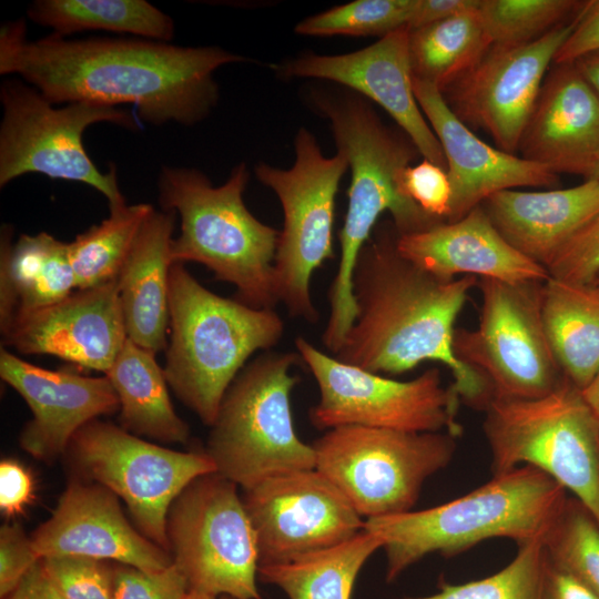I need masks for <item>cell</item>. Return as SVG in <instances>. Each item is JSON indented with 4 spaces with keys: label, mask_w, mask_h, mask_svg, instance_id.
I'll list each match as a JSON object with an SVG mask.
<instances>
[{
    "label": "cell",
    "mask_w": 599,
    "mask_h": 599,
    "mask_svg": "<svg viewBox=\"0 0 599 599\" xmlns=\"http://www.w3.org/2000/svg\"><path fill=\"white\" fill-rule=\"evenodd\" d=\"M246 61L219 47L52 34L28 40L24 20L0 30V74L20 75L52 104H132L153 125H193L219 101L214 72Z\"/></svg>",
    "instance_id": "6da1fadb"
},
{
    "label": "cell",
    "mask_w": 599,
    "mask_h": 599,
    "mask_svg": "<svg viewBox=\"0 0 599 599\" xmlns=\"http://www.w3.org/2000/svg\"><path fill=\"white\" fill-rule=\"evenodd\" d=\"M393 222L376 225L353 273L356 316L334 357L379 375H399L438 362L454 376V392L485 409L494 398L486 378L457 358L455 322L476 276L441 280L397 250Z\"/></svg>",
    "instance_id": "7a4b0ae2"
},
{
    "label": "cell",
    "mask_w": 599,
    "mask_h": 599,
    "mask_svg": "<svg viewBox=\"0 0 599 599\" xmlns=\"http://www.w3.org/2000/svg\"><path fill=\"white\" fill-rule=\"evenodd\" d=\"M314 101L328 119L337 152L346 158L352 171L347 212L338 232L339 262L327 293L329 317L323 332L327 343L338 345L356 316L353 273L378 217L388 211L400 235L443 221L425 213L402 192V172L419 154L406 134L386 126L370 104L356 94H315Z\"/></svg>",
    "instance_id": "3957f363"
},
{
    "label": "cell",
    "mask_w": 599,
    "mask_h": 599,
    "mask_svg": "<svg viewBox=\"0 0 599 599\" xmlns=\"http://www.w3.org/2000/svg\"><path fill=\"white\" fill-rule=\"evenodd\" d=\"M567 500L559 483L524 465L448 502L368 518L364 529L382 539L385 577L392 582L429 554L454 557L495 537L518 545L546 538Z\"/></svg>",
    "instance_id": "277c9868"
},
{
    "label": "cell",
    "mask_w": 599,
    "mask_h": 599,
    "mask_svg": "<svg viewBox=\"0 0 599 599\" xmlns=\"http://www.w3.org/2000/svg\"><path fill=\"white\" fill-rule=\"evenodd\" d=\"M248 177L241 163L215 187L199 170L163 166L159 201L162 210L180 217V234L171 247L174 263L202 264L217 281L232 284L240 302L274 308L280 303L274 275L280 232L246 207Z\"/></svg>",
    "instance_id": "5b68a950"
},
{
    "label": "cell",
    "mask_w": 599,
    "mask_h": 599,
    "mask_svg": "<svg viewBox=\"0 0 599 599\" xmlns=\"http://www.w3.org/2000/svg\"><path fill=\"white\" fill-rule=\"evenodd\" d=\"M169 301L164 375L177 398L211 427L235 377L254 353L277 345L284 322L274 308L211 292L184 263L171 267Z\"/></svg>",
    "instance_id": "8992f818"
},
{
    "label": "cell",
    "mask_w": 599,
    "mask_h": 599,
    "mask_svg": "<svg viewBox=\"0 0 599 599\" xmlns=\"http://www.w3.org/2000/svg\"><path fill=\"white\" fill-rule=\"evenodd\" d=\"M297 352L266 351L248 362L226 390L204 451L216 473L248 488L268 477L315 468L312 445L293 424L291 374Z\"/></svg>",
    "instance_id": "52a82bcc"
},
{
    "label": "cell",
    "mask_w": 599,
    "mask_h": 599,
    "mask_svg": "<svg viewBox=\"0 0 599 599\" xmlns=\"http://www.w3.org/2000/svg\"><path fill=\"white\" fill-rule=\"evenodd\" d=\"M484 432L494 475L521 464L549 475L599 524V417L566 377L534 399H493Z\"/></svg>",
    "instance_id": "ba28073f"
},
{
    "label": "cell",
    "mask_w": 599,
    "mask_h": 599,
    "mask_svg": "<svg viewBox=\"0 0 599 599\" xmlns=\"http://www.w3.org/2000/svg\"><path fill=\"white\" fill-rule=\"evenodd\" d=\"M0 186L28 173L80 182L105 196L110 207L125 204L114 165L102 173L83 145L85 130L106 122L134 130L131 112L91 102L55 108L35 88L18 79L0 87Z\"/></svg>",
    "instance_id": "9c48e42d"
},
{
    "label": "cell",
    "mask_w": 599,
    "mask_h": 599,
    "mask_svg": "<svg viewBox=\"0 0 599 599\" xmlns=\"http://www.w3.org/2000/svg\"><path fill=\"white\" fill-rule=\"evenodd\" d=\"M455 436L351 425L311 445L315 468L368 519L409 511L425 481L451 461Z\"/></svg>",
    "instance_id": "30bf717a"
},
{
    "label": "cell",
    "mask_w": 599,
    "mask_h": 599,
    "mask_svg": "<svg viewBox=\"0 0 599 599\" xmlns=\"http://www.w3.org/2000/svg\"><path fill=\"white\" fill-rule=\"evenodd\" d=\"M294 149L291 169L260 163L255 173L276 194L283 209L284 224L274 258L278 302L292 317L315 324L319 313L312 300L311 280L334 256L336 194L348 162L339 152L323 155L316 138L305 128L297 131Z\"/></svg>",
    "instance_id": "8fae6325"
},
{
    "label": "cell",
    "mask_w": 599,
    "mask_h": 599,
    "mask_svg": "<svg viewBox=\"0 0 599 599\" xmlns=\"http://www.w3.org/2000/svg\"><path fill=\"white\" fill-rule=\"evenodd\" d=\"M166 534L189 589L261 599L256 537L235 483L216 471L195 478L172 502Z\"/></svg>",
    "instance_id": "7c38bea8"
},
{
    "label": "cell",
    "mask_w": 599,
    "mask_h": 599,
    "mask_svg": "<svg viewBox=\"0 0 599 599\" xmlns=\"http://www.w3.org/2000/svg\"><path fill=\"white\" fill-rule=\"evenodd\" d=\"M295 347L319 389V400L308 415L315 428L354 425L459 433L455 422L459 397L451 386H443L438 368L402 382L341 362L302 336L295 338Z\"/></svg>",
    "instance_id": "4fadbf2b"
},
{
    "label": "cell",
    "mask_w": 599,
    "mask_h": 599,
    "mask_svg": "<svg viewBox=\"0 0 599 599\" xmlns=\"http://www.w3.org/2000/svg\"><path fill=\"white\" fill-rule=\"evenodd\" d=\"M542 284L479 278V324L455 329L457 358L486 378L494 399L539 398L565 377L544 327Z\"/></svg>",
    "instance_id": "5bb4252c"
},
{
    "label": "cell",
    "mask_w": 599,
    "mask_h": 599,
    "mask_svg": "<svg viewBox=\"0 0 599 599\" xmlns=\"http://www.w3.org/2000/svg\"><path fill=\"white\" fill-rule=\"evenodd\" d=\"M65 454L79 475L122 498L139 531L167 551L172 502L195 478L216 471L204 450H172L99 419L77 432Z\"/></svg>",
    "instance_id": "9a60e30c"
},
{
    "label": "cell",
    "mask_w": 599,
    "mask_h": 599,
    "mask_svg": "<svg viewBox=\"0 0 599 599\" xmlns=\"http://www.w3.org/2000/svg\"><path fill=\"white\" fill-rule=\"evenodd\" d=\"M241 496L255 532L258 567L332 548L364 529L365 520L316 468L268 477Z\"/></svg>",
    "instance_id": "2e32d148"
},
{
    "label": "cell",
    "mask_w": 599,
    "mask_h": 599,
    "mask_svg": "<svg viewBox=\"0 0 599 599\" xmlns=\"http://www.w3.org/2000/svg\"><path fill=\"white\" fill-rule=\"evenodd\" d=\"M578 13L535 41L491 44L471 70L441 92L448 93L444 98L454 113L468 126L486 131L498 149L518 152L545 74L575 29Z\"/></svg>",
    "instance_id": "e0dca14e"
},
{
    "label": "cell",
    "mask_w": 599,
    "mask_h": 599,
    "mask_svg": "<svg viewBox=\"0 0 599 599\" xmlns=\"http://www.w3.org/2000/svg\"><path fill=\"white\" fill-rule=\"evenodd\" d=\"M409 28L345 54L305 53L278 67L283 77L339 83L379 104L413 142L419 154L447 170L441 145L414 92Z\"/></svg>",
    "instance_id": "ac0fdd59"
},
{
    "label": "cell",
    "mask_w": 599,
    "mask_h": 599,
    "mask_svg": "<svg viewBox=\"0 0 599 599\" xmlns=\"http://www.w3.org/2000/svg\"><path fill=\"white\" fill-rule=\"evenodd\" d=\"M3 344L21 354H47L106 373L125 341L116 280L75 290L0 328Z\"/></svg>",
    "instance_id": "d6986e66"
},
{
    "label": "cell",
    "mask_w": 599,
    "mask_h": 599,
    "mask_svg": "<svg viewBox=\"0 0 599 599\" xmlns=\"http://www.w3.org/2000/svg\"><path fill=\"white\" fill-rule=\"evenodd\" d=\"M41 559L82 556L114 560L146 572L166 569L171 554L136 530L125 518L118 496L97 483L72 480L51 517L31 536Z\"/></svg>",
    "instance_id": "ffe728a7"
},
{
    "label": "cell",
    "mask_w": 599,
    "mask_h": 599,
    "mask_svg": "<svg viewBox=\"0 0 599 599\" xmlns=\"http://www.w3.org/2000/svg\"><path fill=\"white\" fill-rule=\"evenodd\" d=\"M0 376L28 404L32 418L19 443L32 457L51 463L84 425L120 409L108 377L83 376L30 364L1 348Z\"/></svg>",
    "instance_id": "44dd1931"
},
{
    "label": "cell",
    "mask_w": 599,
    "mask_h": 599,
    "mask_svg": "<svg viewBox=\"0 0 599 599\" xmlns=\"http://www.w3.org/2000/svg\"><path fill=\"white\" fill-rule=\"evenodd\" d=\"M414 92L446 160L451 199L445 222L463 219L500 191L522 186L550 190L559 184L558 174L547 166L480 140L454 113L436 85L414 79Z\"/></svg>",
    "instance_id": "7402d4cb"
},
{
    "label": "cell",
    "mask_w": 599,
    "mask_h": 599,
    "mask_svg": "<svg viewBox=\"0 0 599 599\" xmlns=\"http://www.w3.org/2000/svg\"><path fill=\"white\" fill-rule=\"evenodd\" d=\"M518 151L557 174L588 179L599 156V97L573 63L546 75Z\"/></svg>",
    "instance_id": "603a6c76"
},
{
    "label": "cell",
    "mask_w": 599,
    "mask_h": 599,
    "mask_svg": "<svg viewBox=\"0 0 599 599\" xmlns=\"http://www.w3.org/2000/svg\"><path fill=\"white\" fill-rule=\"evenodd\" d=\"M397 250L414 265L441 280L470 275L527 283L550 277L547 268L524 256L501 236L481 205L458 221L398 234Z\"/></svg>",
    "instance_id": "cb8c5ba5"
},
{
    "label": "cell",
    "mask_w": 599,
    "mask_h": 599,
    "mask_svg": "<svg viewBox=\"0 0 599 599\" xmlns=\"http://www.w3.org/2000/svg\"><path fill=\"white\" fill-rule=\"evenodd\" d=\"M519 253L549 268L569 241L599 213V181L546 191L505 190L481 204Z\"/></svg>",
    "instance_id": "d4e9b609"
},
{
    "label": "cell",
    "mask_w": 599,
    "mask_h": 599,
    "mask_svg": "<svg viewBox=\"0 0 599 599\" xmlns=\"http://www.w3.org/2000/svg\"><path fill=\"white\" fill-rule=\"evenodd\" d=\"M175 216L152 211L115 278L128 338L155 354L167 346Z\"/></svg>",
    "instance_id": "484cf974"
},
{
    "label": "cell",
    "mask_w": 599,
    "mask_h": 599,
    "mask_svg": "<svg viewBox=\"0 0 599 599\" xmlns=\"http://www.w3.org/2000/svg\"><path fill=\"white\" fill-rule=\"evenodd\" d=\"M1 235L0 328L16 317L54 304L77 290L68 243L51 234Z\"/></svg>",
    "instance_id": "4316f807"
},
{
    "label": "cell",
    "mask_w": 599,
    "mask_h": 599,
    "mask_svg": "<svg viewBox=\"0 0 599 599\" xmlns=\"http://www.w3.org/2000/svg\"><path fill=\"white\" fill-rule=\"evenodd\" d=\"M104 375L119 398L122 428L163 443L189 440L190 428L172 406L154 352L128 338Z\"/></svg>",
    "instance_id": "83f0119b"
},
{
    "label": "cell",
    "mask_w": 599,
    "mask_h": 599,
    "mask_svg": "<svg viewBox=\"0 0 599 599\" xmlns=\"http://www.w3.org/2000/svg\"><path fill=\"white\" fill-rule=\"evenodd\" d=\"M544 327L564 374L583 389L599 373V295L549 277L541 288Z\"/></svg>",
    "instance_id": "f1b7e54d"
},
{
    "label": "cell",
    "mask_w": 599,
    "mask_h": 599,
    "mask_svg": "<svg viewBox=\"0 0 599 599\" xmlns=\"http://www.w3.org/2000/svg\"><path fill=\"white\" fill-rule=\"evenodd\" d=\"M382 539L363 529L328 549L285 564L258 567L261 581L276 586L288 599H351L355 580Z\"/></svg>",
    "instance_id": "f546056e"
},
{
    "label": "cell",
    "mask_w": 599,
    "mask_h": 599,
    "mask_svg": "<svg viewBox=\"0 0 599 599\" xmlns=\"http://www.w3.org/2000/svg\"><path fill=\"white\" fill-rule=\"evenodd\" d=\"M27 14L60 37L87 30L129 33L160 42L174 37L173 20L144 0H37Z\"/></svg>",
    "instance_id": "4dcf8cb0"
},
{
    "label": "cell",
    "mask_w": 599,
    "mask_h": 599,
    "mask_svg": "<svg viewBox=\"0 0 599 599\" xmlns=\"http://www.w3.org/2000/svg\"><path fill=\"white\" fill-rule=\"evenodd\" d=\"M413 79L441 92L461 79L491 45L477 10L409 29Z\"/></svg>",
    "instance_id": "1f68e13d"
},
{
    "label": "cell",
    "mask_w": 599,
    "mask_h": 599,
    "mask_svg": "<svg viewBox=\"0 0 599 599\" xmlns=\"http://www.w3.org/2000/svg\"><path fill=\"white\" fill-rule=\"evenodd\" d=\"M154 209L148 203L110 207V215L68 243L77 290L116 278L143 223Z\"/></svg>",
    "instance_id": "d6a6232c"
},
{
    "label": "cell",
    "mask_w": 599,
    "mask_h": 599,
    "mask_svg": "<svg viewBox=\"0 0 599 599\" xmlns=\"http://www.w3.org/2000/svg\"><path fill=\"white\" fill-rule=\"evenodd\" d=\"M585 2L573 0H480L477 14L491 44L516 45L566 23Z\"/></svg>",
    "instance_id": "836d02e7"
},
{
    "label": "cell",
    "mask_w": 599,
    "mask_h": 599,
    "mask_svg": "<svg viewBox=\"0 0 599 599\" xmlns=\"http://www.w3.org/2000/svg\"><path fill=\"white\" fill-rule=\"evenodd\" d=\"M548 556L545 538L519 545L516 557L486 578L445 583L434 595L405 599H542Z\"/></svg>",
    "instance_id": "e575fe53"
},
{
    "label": "cell",
    "mask_w": 599,
    "mask_h": 599,
    "mask_svg": "<svg viewBox=\"0 0 599 599\" xmlns=\"http://www.w3.org/2000/svg\"><path fill=\"white\" fill-rule=\"evenodd\" d=\"M416 0H355L298 22L302 35L379 37L409 27Z\"/></svg>",
    "instance_id": "d590c367"
},
{
    "label": "cell",
    "mask_w": 599,
    "mask_h": 599,
    "mask_svg": "<svg viewBox=\"0 0 599 599\" xmlns=\"http://www.w3.org/2000/svg\"><path fill=\"white\" fill-rule=\"evenodd\" d=\"M549 560L599 595V524L576 498H568L547 532Z\"/></svg>",
    "instance_id": "8d00e7d4"
},
{
    "label": "cell",
    "mask_w": 599,
    "mask_h": 599,
    "mask_svg": "<svg viewBox=\"0 0 599 599\" xmlns=\"http://www.w3.org/2000/svg\"><path fill=\"white\" fill-rule=\"evenodd\" d=\"M51 580L65 599H113L112 568L82 556L42 559Z\"/></svg>",
    "instance_id": "74e56055"
},
{
    "label": "cell",
    "mask_w": 599,
    "mask_h": 599,
    "mask_svg": "<svg viewBox=\"0 0 599 599\" xmlns=\"http://www.w3.org/2000/svg\"><path fill=\"white\" fill-rule=\"evenodd\" d=\"M112 575L113 599H183L189 590L185 576L174 562L156 572L118 564Z\"/></svg>",
    "instance_id": "f35d334b"
},
{
    "label": "cell",
    "mask_w": 599,
    "mask_h": 599,
    "mask_svg": "<svg viewBox=\"0 0 599 599\" xmlns=\"http://www.w3.org/2000/svg\"><path fill=\"white\" fill-rule=\"evenodd\" d=\"M548 272L577 285H588L599 275V213L569 241Z\"/></svg>",
    "instance_id": "ab89813d"
},
{
    "label": "cell",
    "mask_w": 599,
    "mask_h": 599,
    "mask_svg": "<svg viewBox=\"0 0 599 599\" xmlns=\"http://www.w3.org/2000/svg\"><path fill=\"white\" fill-rule=\"evenodd\" d=\"M399 184L402 192L425 213L439 221H446L451 199V186L446 169L424 159L402 172Z\"/></svg>",
    "instance_id": "60d3db41"
},
{
    "label": "cell",
    "mask_w": 599,
    "mask_h": 599,
    "mask_svg": "<svg viewBox=\"0 0 599 599\" xmlns=\"http://www.w3.org/2000/svg\"><path fill=\"white\" fill-rule=\"evenodd\" d=\"M41 558L19 524L0 529V597H8Z\"/></svg>",
    "instance_id": "b9f144b4"
},
{
    "label": "cell",
    "mask_w": 599,
    "mask_h": 599,
    "mask_svg": "<svg viewBox=\"0 0 599 599\" xmlns=\"http://www.w3.org/2000/svg\"><path fill=\"white\" fill-rule=\"evenodd\" d=\"M599 50V0L585 1L575 29L557 51L554 64L572 63Z\"/></svg>",
    "instance_id": "7bdbcfd3"
},
{
    "label": "cell",
    "mask_w": 599,
    "mask_h": 599,
    "mask_svg": "<svg viewBox=\"0 0 599 599\" xmlns=\"http://www.w3.org/2000/svg\"><path fill=\"white\" fill-rule=\"evenodd\" d=\"M33 480L29 470L14 459L0 463V509L7 517L23 514L33 500Z\"/></svg>",
    "instance_id": "ee69618b"
},
{
    "label": "cell",
    "mask_w": 599,
    "mask_h": 599,
    "mask_svg": "<svg viewBox=\"0 0 599 599\" xmlns=\"http://www.w3.org/2000/svg\"><path fill=\"white\" fill-rule=\"evenodd\" d=\"M542 599H599V595L548 558Z\"/></svg>",
    "instance_id": "f6af8a7d"
},
{
    "label": "cell",
    "mask_w": 599,
    "mask_h": 599,
    "mask_svg": "<svg viewBox=\"0 0 599 599\" xmlns=\"http://www.w3.org/2000/svg\"><path fill=\"white\" fill-rule=\"evenodd\" d=\"M480 0H416L409 29L476 11Z\"/></svg>",
    "instance_id": "bcb514c9"
},
{
    "label": "cell",
    "mask_w": 599,
    "mask_h": 599,
    "mask_svg": "<svg viewBox=\"0 0 599 599\" xmlns=\"http://www.w3.org/2000/svg\"><path fill=\"white\" fill-rule=\"evenodd\" d=\"M4 599H65L48 575L42 559Z\"/></svg>",
    "instance_id": "7dc6e473"
},
{
    "label": "cell",
    "mask_w": 599,
    "mask_h": 599,
    "mask_svg": "<svg viewBox=\"0 0 599 599\" xmlns=\"http://www.w3.org/2000/svg\"><path fill=\"white\" fill-rule=\"evenodd\" d=\"M572 63L599 97V50L585 54Z\"/></svg>",
    "instance_id": "c3c4849f"
},
{
    "label": "cell",
    "mask_w": 599,
    "mask_h": 599,
    "mask_svg": "<svg viewBox=\"0 0 599 599\" xmlns=\"http://www.w3.org/2000/svg\"><path fill=\"white\" fill-rule=\"evenodd\" d=\"M581 393L588 405L599 417V373Z\"/></svg>",
    "instance_id": "681fc988"
},
{
    "label": "cell",
    "mask_w": 599,
    "mask_h": 599,
    "mask_svg": "<svg viewBox=\"0 0 599 599\" xmlns=\"http://www.w3.org/2000/svg\"><path fill=\"white\" fill-rule=\"evenodd\" d=\"M183 599H219L217 596H212L197 590L189 589ZM234 599V598H231Z\"/></svg>",
    "instance_id": "f907efd6"
},
{
    "label": "cell",
    "mask_w": 599,
    "mask_h": 599,
    "mask_svg": "<svg viewBox=\"0 0 599 599\" xmlns=\"http://www.w3.org/2000/svg\"><path fill=\"white\" fill-rule=\"evenodd\" d=\"M588 179H593V180L599 181V156H598L597 162H596L595 166L592 167ZM588 179H586V180H588Z\"/></svg>",
    "instance_id": "816d5d0a"
},
{
    "label": "cell",
    "mask_w": 599,
    "mask_h": 599,
    "mask_svg": "<svg viewBox=\"0 0 599 599\" xmlns=\"http://www.w3.org/2000/svg\"><path fill=\"white\" fill-rule=\"evenodd\" d=\"M587 286L590 287L597 295H599V275Z\"/></svg>",
    "instance_id": "f5cc1de1"
}]
</instances>
